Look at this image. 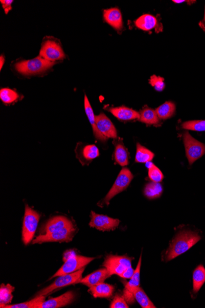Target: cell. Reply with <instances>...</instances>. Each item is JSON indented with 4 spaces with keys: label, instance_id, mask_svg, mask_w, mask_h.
<instances>
[{
    "label": "cell",
    "instance_id": "obj_21",
    "mask_svg": "<svg viewBox=\"0 0 205 308\" xmlns=\"http://www.w3.org/2000/svg\"><path fill=\"white\" fill-rule=\"evenodd\" d=\"M88 291L94 298H110L112 297L113 293L115 292V287L108 284V283L102 282L92 287Z\"/></svg>",
    "mask_w": 205,
    "mask_h": 308
},
{
    "label": "cell",
    "instance_id": "obj_15",
    "mask_svg": "<svg viewBox=\"0 0 205 308\" xmlns=\"http://www.w3.org/2000/svg\"><path fill=\"white\" fill-rule=\"evenodd\" d=\"M72 225H73V223L65 216H54L44 225L42 228V234L53 233L54 231L62 230V229Z\"/></svg>",
    "mask_w": 205,
    "mask_h": 308
},
{
    "label": "cell",
    "instance_id": "obj_17",
    "mask_svg": "<svg viewBox=\"0 0 205 308\" xmlns=\"http://www.w3.org/2000/svg\"><path fill=\"white\" fill-rule=\"evenodd\" d=\"M104 20L113 28L120 32L123 27L121 12L118 8L108 9L103 12Z\"/></svg>",
    "mask_w": 205,
    "mask_h": 308
},
{
    "label": "cell",
    "instance_id": "obj_40",
    "mask_svg": "<svg viewBox=\"0 0 205 308\" xmlns=\"http://www.w3.org/2000/svg\"><path fill=\"white\" fill-rule=\"evenodd\" d=\"M0 60H1V64H0V67H1V70L2 69L3 66H4V63L5 62V58L4 56H1L0 57Z\"/></svg>",
    "mask_w": 205,
    "mask_h": 308
},
{
    "label": "cell",
    "instance_id": "obj_8",
    "mask_svg": "<svg viewBox=\"0 0 205 308\" xmlns=\"http://www.w3.org/2000/svg\"><path fill=\"white\" fill-rule=\"evenodd\" d=\"M84 270L85 268H83L80 270L76 271L75 273L58 276V278L55 280L53 283H52L51 285L47 287V288L42 289L41 291L38 293L37 296H45L58 289L65 288L66 286L80 282L82 279V273H83Z\"/></svg>",
    "mask_w": 205,
    "mask_h": 308
},
{
    "label": "cell",
    "instance_id": "obj_12",
    "mask_svg": "<svg viewBox=\"0 0 205 308\" xmlns=\"http://www.w3.org/2000/svg\"><path fill=\"white\" fill-rule=\"evenodd\" d=\"M142 254L138 263L136 270L132 277H131L129 282H128L125 286L124 291V297L127 303H133L135 299L134 298L133 292L138 288H140V269L142 267Z\"/></svg>",
    "mask_w": 205,
    "mask_h": 308
},
{
    "label": "cell",
    "instance_id": "obj_38",
    "mask_svg": "<svg viewBox=\"0 0 205 308\" xmlns=\"http://www.w3.org/2000/svg\"><path fill=\"white\" fill-rule=\"evenodd\" d=\"M13 1H7V0H1V3L3 5V8H4V10L5 11L6 14H7L9 11H10L11 9V5L13 4Z\"/></svg>",
    "mask_w": 205,
    "mask_h": 308
},
{
    "label": "cell",
    "instance_id": "obj_6",
    "mask_svg": "<svg viewBox=\"0 0 205 308\" xmlns=\"http://www.w3.org/2000/svg\"><path fill=\"white\" fill-rule=\"evenodd\" d=\"M183 142L190 165H192L205 155V145L194 139L188 132L184 133Z\"/></svg>",
    "mask_w": 205,
    "mask_h": 308
},
{
    "label": "cell",
    "instance_id": "obj_29",
    "mask_svg": "<svg viewBox=\"0 0 205 308\" xmlns=\"http://www.w3.org/2000/svg\"><path fill=\"white\" fill-rule=\"evenodd\" d=\"M14 291V287L10 284L1 285L0 288V307L2 308L10 303L13 300V295L12 293Z\"/></svg>",
    "mask_w": 205,
    "mask_h": 308
},
{
    "label": "cell",
    "instance_id": "obj_26",
    "mask_svg": "<svg viewBox=\"0 0 205 308\" xmlns=\"http://www.w3.org/2000/svg\"><path fill=\"white\" fill-rule=\"evenodd\" d=\"M163 192V187L160 183L151 182L145 186L144 190L145 196L149 200H155L160 197Z\"/></svg>",
    "mask_w": 205,
    "mask_h": 308
},
{
    "label": "cell",
    "instance_id": "obj_20",
    "mask_svg": "<svg viewBox=\"0 0 205 308\" xmlns=\"http://www.w3.org/2000/svg\"><path fill=\"white\" fill-rule=\"evenodd\" d=\"M84 108L85 114H86L88 120L90 121L92 127H93L95 137H96V138L97 140H100L101 142H103L106 141L108 139L106 138V137L100 132L99 129H98L96 124V117H95L93 109L92 108L87 96H85L84 97Z\"/></svg>",
    "mask_w": 205,
    "mask_h": 308
},
{
    "label": "cell",
    "instance_id": "obj_22",
    "mask_svg": "<svg viewBox=\"0 0 205 308\" xmlns=\"http://www.w3.org/2000/svg\"><path fill=\"white\" fill-rule=\"evenodd\" d=\"M135 26L138 28L148 32L157 28L158 20L157 18L151 14H144L135 20Z\"/></svg>",
    "mask_w": 205,
    "mask_h": 308
},
{
    "label": "cell",
    "instance_id": "obj_16",
    "mask_svg": "<svg viewBox=\"0 0 205 308\" xmlns=\"http://www.w3.org/2000/svg\"><path fill=\"white\" fill-rule=\"evenodd\" d=\"M76 152V157L83 165L88 161L96 159L99 157L100 155L99 148L95 145H88L81 146V147H77Z\"/></svg>",
    "mask_w": 205,
    "mask_h": 308
},
{
    "label": "cell",
    "instance_id": "obj_19",
    "mask_svg": "<svg viewBox=\"0 0 205 308\" xmlns=\"http://www.w3.org/2000/svg\"><path fill=\"white\" fill-rule=\"evenodd\" d=\"M109 111L121 121H131L140 119V115L139 112L134 109L125 107V106H119V107L111 108Z\"/></svg>",
    "mask_w": 205,
    "mask_h": 308
},
{
    "label": "cell",
    "instance_id": "obj_11",
    "mask_svg": "<svg viewBox=\"0 0 205 308\" xmlns=\"http://www.w3.org/2000/svg\"><path fill=\"white\" fill-rule=\"evenodd\" d=\"M39 56L51 62L62 60L65 57L62 47L57 42L48 40L42 45Z\"/></svg>",
    "mask_w": 205,
    "mask_h": 308
},
{
    "label": "cell",
    "instance_id": "obj_37",
    "mask_svg": "<svg viewBox=\"0 0 205 308\" xmlns=\"http://www.w3.org/2000/svg\"><path fill=\"white\" fill-rule=\"evenodd\" d=\"M134 272V270L133 269L132 267H131L122 273L120 277L124 279H130L133 275Z\"/></svg>",
    "mask_w": 205,
    "mask_h": 308
},
{
    "label": "cell",
    "instance_id": "obj_4",
    "mask_svg": "<svg viewBox=\"0 0 205 308\" xmlns=\"http://www.w3.org/2000/svg\"><path fill=\"white\" fill-rule=\"evenodd\" d=\"M39 219L40 215L39 213L27 204L22 227V240L26 245H29L34 237Z\"/></svg>",
    "mask_w": 205,
    "mask_h": 308
},
{
    "label": "cell",
    "instance_id": "obj_31",
    "mask_svg": "<svg viewBox=\"0 0 205 308\" xmlns=\"http://www.w3.org/2000/svg\"><path fill=\"white\" fill-rule=\"evenodd\" d=\"M45 296L39 295L36 296L35 298L25 303L16 304H8L4 308H38L41 303L45 301Z\"/></svg>",
    "mask_w": 205,
    "mask_h": 308
},
{
    "label": "cell",
    "instance_id": "obj_39",
    "mask_svg": "<svg viewBox=\"0 0 205 308\" xmlns=\"http://www.w3.org/2000/svg\"><path fill=\"white\" fill-rule=\"evenodd\" d=\"M199 26H200V28L205 32V9H204V15L203 19L201 20L200 23H199Z\"/></svg>",
    "mask_w": 205,
    "mask_h": 308
},
{
    "label": "cell",
    "instance_id": "obj_27",
    "mask_svg": "<svg viewBox=\"0 0 205 308\" xmlns=\"http://www.w3.org/2000/svg\"><path fill=\"white\" fill-rule=\"evenodd\" d=\"M205 282V268L199 265L193 273V291L197 293Z\"/></svg>",
    "mask_w": 205,
    "mask_h": 308
},
{
    "label": "cell",
    "instance_id": "obj_24",
    "mask_svg": "<svg viewBox=\"0 0 205 308\" xmlns=\"http://www.w3.org/2000/svg\"><path fill=\"white\" fill-rule=\"evenodd\" d=\"M139 120L147 125H157L160 122L157 113L154 109L147 107L144 108L140 112Z\"/></svg>",
    "mask_w": 205,
    "mask_h": 308
},
{
    "label": "cell",
    "instance_id": "obj_14",
    "mask_svg": "<svg viewBox=\"0 0 205 308\" xmlns=\"http://www.w3.org/2000/svg\"><path fill=\"white\" fill-rule=\"evenodd\" d=\"M74 292L69 291L59 297L50 298L41 303L38 308H59L67 306L75 300Z\"/></svg>",
    "mask_w": 205,
    "mask_h": 308
},
{
    "label": "cell",
    "instance_id": "obj_32",
    "mask_svg": "<svg viewBox=\"0 0 205 308\" xmlns=\"http://www.w3.org/2000/svg\"><path fill=\"white\" fill-rule=\"evenodd\" d=\"M183 129L197 132H205V120H194L184 122Z\"/></svg>",
    "mask_w": 205,
    "mask_h": 308
},
{
    "label": "cell",
    "instance_id": "obj_28",
    "mask_svg": "<svg viewBox=\"0 0 205 308\" xmlns=\"http://www.w3.org/2000/svg\"><path fill=\"white\" fill-rule=\"evenodd\" d=\"M154 157V154L148 149L144 147L139 143L136 145L135 162L139 163H148L151 162Z\"/></svg>",
    "mask_w": 205,
    "mask_h": 308
},
{
    "label": "cell",
    "instance_id": "obj_13",
    "mask_svg": "<svg viewBox=\"0 0 205 308\" xmlns=\"http://www.w3.org/2000/svg\"><path fill=\"white\" fill-rule=\"evenodd\" d=\"M96 121L98 129L106 138H117V130L111 121L105 114L102 113L97 116Z\"/></svg>",
    "mask_w": 205,
    "mask_h": 308
},
{
    "label": "cell",
    "instance_id": "obj_35",
    "mask_svg": "<svg viewBox=\"0 0 205 308\" xmlns=\"http://www.w3.org/2000/svg\"><path fill=\"white\" fill-rule=\"evenodd\" d=\"M149 83L152 86L154 87L156 91H159V92L164 91L165 87L164 79L161 77V76H151V79L149 80Z\"/></svg>",
    "mask_w": 205,
    "mask_h": 308
},
{
    "label": "cell",
    "instance_id": "obj_2",
    "mask_svg": "<svg viewBox=\"0 0 205 308\" xmlns=\"http://www.w3.org/2000/svg\"><path fill=\"white\" fill-rule=\"evenodd\" d=\"M95 258H96L86 257H84V256L77 255L73 252H69L64 256V264L63 266L57 271L56 274L52 277V278L75 273L76 271L80 270L82 268H84L86 265L89 264Z\"/></svg>",
    "mask_w": 205,
    "mask_h": 308
},
{
    "label": "cell",
    "instance_id": "obj_5",
    "mask_svg": "<svg viewBox=\"0 0 205 308\" xmlns=\"http://www.w3.org/2000/svg\"><path fill=\"white\" fill-rule=\"evenodd\" d=\"M133 179L132 173L127 168H124L121 170L119 173L117 179H116L114 185H112L111 190L107 194L106 197L101 203V205L103 206L104 204L109 205L110 201L116 195L121 193V192L126 190L130 182Z\"/></svg>",
    "mask_w": 205,
    "mask_h": 308
},
{
    "label": "cell",
    "instance_id": "obj_18",
    "mask_svg": "<svg viewBox=\"0 0 205 308\" xmlns=\"http://www.w3.org/2000/svg\"><path fill=\"white\" fill-rule=\"evenodd\" d=\"M111 275H110L108 270L106 268H103L85 277L84 278L81 279L80 283L88 288H92V287L104 282Z\"/></svg>",
    "mask_w": 205,
    "mask_h": 308
},
{
    "label": "cell",
    "instance_id": "obj_36",
    "mask_svg": "<svg viewBox=\"0 0 205 308\" xmlns=\"http://www.w3.org/2000/svg\"><path fill=\"white\" fill-rule=\"evenodd\" d=\"M111 308H128V305L127 302L125 300L124 297L121 295L117 294L115 296L114 299L112 301L111 305H110Z\"/></svg>",
    "mask_w": 205,
    "mask_h": 308
},
{
    "label": "cell",
    "instance_id": "obj_7",
    "mask_svg": "<svg viewBox=\"0 0 205 308\" xmlns=\"http://www.w3.org/2000/svg\"><path fill=\"white\" fill-rule=\"evenodd\" d=\"M133 258L127 256L109 255L105 258L103 266L108 270L110 275L120 276L131 266Z\"/></svg>",
    "mask_w": 205,
    "mask_h": 308
},
{
    "label": "cell",
    "instance_id": "obj_10",
    "mask_svg": "<svg viewBox=\"0 0 205 308\" xmlns=\"http://www.w3.org/2000/svg\"><path fill=\"white\" fill-rule=\"evenodd\" d=\"M119 224H120V221L118 219L98 214L94 211L91 212V221L89 225L92 228L102 231H112L117 228Z\"/></svg>",
    "mask_w": 205,
    "mask_h": 308
},
{
    "label": "cell",
    "instance_id": "obj_25",
    "mask_svg": "<svg viewBox=\"0 0 205 308\" xmlns=\"http://www.w3.org/2000/svg\"><path fill=\"white\" fill-rule=\"evenodd\" d=\"M159 119L165 120L175 114L176 105L172 102H166L155 109Z\"/></svg>",
    "mask_w": 205,
    "mask_h": 308
},
{
    "label": "cell",
    "instance_id": "obj_30",
    "mask_svg": "<svg viewBox=\"0 0 205 308\" xmlns=\"http://www.w3.org/2000/svg\"><path fill=\"white\" fill-rule=\"evenodd\" d=\"M134 298L138 303L143 308H155V305L150 300L148 296L146 294L145 291L141 288H138L133 292Z\"/></svg>",
    "mask_w": 205,
    "mask_h": 308
},
{
    "label": "cell",
    "instance_id": "obj_1",
    "mask_svg": "<svg viewBox=\"0 0 205 308\" xmlns=\"http://www.w3.org/2000/svg\"><path fill=\"white\" fill-rule=\"evenodd\" d=\"M200 239L201 237L197 233L191 231H181L171 240L169 248L165 253L164 261H169L182 255L189 251Z\"/></svg>",
    "mask_w": 205,
    "mask_h": 308
},
{
    "label": "cell",
    "instance_id": "obj_33",
    "mask_svg": "<svg viewBox=\"0 0 205 308\" xmlns=\"http://www.w3.org/2000/svg\"><path fill=\"white\" fill-rule=\"evenodd\" d=\"M0 98L5 104H11L16 101L19 98V95L16 91L8 88H4L0 91Z\"/></svg>",
    "mask_w": 205,
    "mask_h": 308
},
{
    "label": "cell",
    "instance_id": "obj_34",
    "mask_svg": "<svg viewBox=\"0 0 205 308\" xmlns=\"http://www.w3.org/2000/svg\"><path fill=\"white\" fill-rule=\"evenodd\" d=\"M148 176L152 182L155 183H161L164 179L163 173L154 164H150Z\"/></svg>",
    "mask_w": 205,
    "mask_h": 308
},
{
    "label": "cell",
    "instance_id": "obj_9",
    "mask_svg": "<svg viewBox=\"0 0 205 308\" xmlns=\"http://www.w3.org/2000/svg\"><path fill=\"white\" fill-rule=\"evenodd\" d=\"M75 228L73 224L62 229V230L54 231L50 234H41L33 240V244H42L51 242H70L73 239L75 233Z\"/></svg>",
    "mask_w": 205,
    "mask_h": 308
},
{
    "label": "cell",
    "instance_id": "obj_3",
    "mask_svg": "<svg viewBox=\"0 0 205 308\" xmlns=\"http://www.w3.org/2000/svg\"><path fill=\"white\" fill-rule=\"evenodd\" d=\"M54 65V62L45 59L41 56H38L33 59L18 62L16 64L15 68L21 74L32 75L44 72Z\"/></svg>",
    "mask_w": 205,
    "mask_h": 308
},
{
    "label": "cell",
    "instance_id": "obj_23",
    "mask_svg": "<svg viewBox=\"0 0 205 308\" xmlns=\"http://www.w3.org/2000/svg\"><path fill=\"white\" fill-rule=\"evenodd\" d=\"M115 144V158L116 162L121 166L128 164V152L121 141H116Z\"/></svg>",
    "mask_w": 205,
    "mask_h": 308
}]
</instances>
